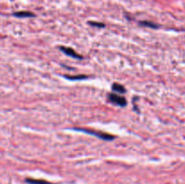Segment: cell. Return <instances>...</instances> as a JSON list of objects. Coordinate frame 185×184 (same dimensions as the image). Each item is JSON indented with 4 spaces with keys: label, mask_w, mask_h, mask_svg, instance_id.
I'll use <instances>...</instances> for the list:
<instances>
[{
    "label": "cell",
    "mask_w": 185,
    "mask_h": 184,
    "mask_svg": "<svg viewBox=\"0 0 185 184\" xmlns=\"http://www.w3.org/2000/svg\"><path fill=\"white\" fill-rule=\"evenodd\" d=\"M75 130L77 131H80V132H83V133H87L88 134H91V135H94L96 137H98L102 140H106V141H111V140H114L115 139V136L110 134V133H103V132H100V131H95V130H91V129H87V128H81V127H79V128H75Z\"/></svg>",
    "instance_id": "6da1fadb"
},
{
    "label": "cell",
    "mask_w": 185,
    "mask_h": 184,
    "mask_svg": "<svg viewBox=\"0 0 185 184\" xmlns=\"http://www.w3.org/2000/svg\"><path fill=\"white\" fill-rule=\"evenodd\" d=\"M107 98L111 103L117 105V106H125L127 104V101L125 100V98L124 97H121V96L116 95L115 93H109L107 95Z\"/></svg>",
    "instance_id": "7a4b0ae2"
},
{
    "label": "cell",
    "mask_w": 185,
    "mask_h": 184,
    "mask_svg": "<svg viewBox=\"0 0 185 184\" xmlns=\"http://www.w3.org/2000/svg\"><path fill=\"white\" fill-rule=\"evenodd\" d=\"M60 51H63L66 55H68V56H69V57H72V58H74V59H82V58H83L80 54L77 53V52H76L73 49H71V48L65 47V46H61V47H60Z\"/></svg>",
    "instance_id": "3957f363"
},
{
    "label": "cell",
    "mask_w": 185,
    "mask_h": 184,
    "mask_svg": "<svg viewBox=\"0 0 185 184\" xmlns=\"http://www.w3.org/2000/svg\"><path fill=\"white\" fill-rule=\"evenodd\" d=\"M112 90L115 92H117L119 94H124L125 92V88L123 85L118 83H113L112 84Z\"/></svg>",
    "instance_id": "277c9868"
},
{
    "label": "cell",
    "mask_w": 185,
    "mask_h": 184,
    "mask_svg": "<svg viewBox=\"0 0 185 184\" xmlns=\"http://www.w3.org/2000/svg\"><path fill=\"white\" fill-rule=\"evenodd\" d=\"M25 181L29 184H51V182L44 180V179H31L28 178L25 179Z\"/></svg>",
    "instance_id": "5b68a950"
},
{
    "label": "cell",
    "mask_w": 185,
    "mask_h": 184,
    "mask_svg": "<svg viewBox=\"0 0 185 184\" xmlns=\"http://www.w3.org/2000/svg\"><path fill=\"white\" fill-rule=\"evenodd\" d=\"M14 16L16 17H32L34 14L31 12H26V11H21V12H16L14 14Z\"/></svg>",
    "instance_id": "8992f818"
},
{
    "label": "cell",
    "mask_w": 185,
    "mask_h": 184,
    "mask_svg": "<svg viewBox=\"0 0 185 184\" xmlns=\"http://www.w3.org/2000/svg\"><path fill=\"white\" fill-rule=\"evenodd\" d=\"M66 78L70 79V80H80V79H85L88 78V76L85 75H78V76H69V75H65L64 76Z\"/></svg>",
    "instance_id": "52a82bcc"
},
{
    "label": "cell",
    "mask_w": 185,
    "mask_h": 184,
    "mask_svg": "<svg viewBox=\"0 0 185 184\" xmlns=\"http://www.w3.org/2000/svg\"><path fill=\"white\" fill-rule=\"evenodd\" d=\"M141 25H143V26H146V27H150V28H157L158 25L152 23V22H148V21H143V22H140L139 23Z\"/></svg>",
    "instance_id": "ba28073f"
},
{
    "label": "cell",
    "mask_w": 185,
    "mask_h": 184,
    "mask_svg": "<svg viewBox=\"0 0 185 184\" xmlns=\"http://www.w3.org/2000/svg\"><path fill=\"white\" fill-rule=\"evenodd\" d=\"M90 25H92V26H97V27H104L105 26V24H103V23H96V22H89L88 23Z\"/></svg>",
    "instance_id": "9c48e42d"
}]
</instances>
